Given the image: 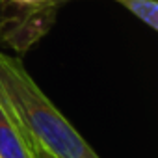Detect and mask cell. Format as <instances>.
I'll use <instances>...</instances> for the list:
<instances>
[{
	"label": "cell",
	"mask_w": 158,
	"mask_h": 158,
	"mask_svg": "<svg viewBox=\"0 0 158 158\" xmlns=\"http://www.w3.org/2000/svg\"><path fill=\"white\" fill-rule=\"evenodd\" d=\"M48 2L58 8V6H61V4H65V2H71V0H48Z\"/></svg>",
	"instance_id": "52a82bcc"
},
{
	"label": "cell",
	"mask_w": 158,
	"mask_h": 158,
	"mask_svg": "<svg viewBox=\"0 0 158 158\" xmlns=\"http://www.w3.org/2000/svg\"><path fill=\"white\" fill-rule=\"evenodd\" d=\"M151 30H158V0H114Z\"/></svg>",
	"instance_id": "277c9868"
},
{
	"label": "cell",
	"mask_w": 158,
	"mask_h": 158,
	"mask_svg": "<svg viewBox=\"0 0 158 158\" xmlns=\"http://www.w3.org/2000/svg\"><path fill=\"white\" fill-rule=\"evenodd\" d=\"M0 97L26 136L58 158H101L50 102L21 60L0 50Z\"/></svg>",
	"instance_id": "6da1fadb"
},
{
	"label": "cell",
	"mask_w": 158,
	"mask_h": 158,
	"mask_svg": "<svg viewBox=\"0 0 158 158\" xmlns=\"http://www.w3.org/2000/svg\"><path fill=\"white\" fill-rule=\"evenodd\" d=\"M0 158H35L32 139L0 97Z\"/></svg>",
	"instance_id": "3957f363"
},
{
	"label": "cell",
	"mask_w": 158,
	"mask_h": 158,
	"mask_svg": "<svg viewBox=\"0 0 158 158\" xmlns=\"http://www.w3.org/2000/svg\"><path fill=\"white\" fill-rule=\"evenodd\" d=\"M32 145H34V156L35 158H58L56 154H52L50 151H47L43 145H39V143H35V141H32Z\"/></svg>",
	"instance_id": "5b68a950"
},
{
	"label": "cell",
	"mask_w": 158,
	"mask_h": 158,
	"mask_svg": "<svg viewBox=\"0 0 158 158\" xmlns=\"http://www.w3.org/2000/svg\"><path fill=\"white\" fill-rule=\"evenodd\" d=\"M56 8L50 4L26 6L0 0V37L17 50H28L52 26Z\"/></svg>",
	"instance_id": "7a4b0ae2"
},
{
	"label": "cell",
	"mask_w": 158,
	"mask_h": 158,
	"mask_svg": "<svg viewBox=\"0 0 158 158\" xmlns=\"http://www.w3.org/2000/svg\"><path fill=\"white\" fill-rule=\"evenodd\" d=\"M11 2H17V4H26V6H39V4H50L48 0H11ZM52 6V4H50ZM56 8V6H54Z\"/></svg>",
	"instance_id": "8992f818"
}]
</instances>
